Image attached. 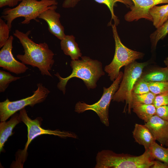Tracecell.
Wrapping results in <instances>:
<instances>
[{"instance_id": "1", "label": "cell", "mask_w": 168, "mask_h": 168, "mask_svg": "<svg viewBox=\"0 0 168 168\" xmlns=\"http://www.w3.org/2000/svg\"><path fill=\"white\" fill-rule=\"evenodd\" d=\"M30 33V30L24 33L16 30L13 33L24 49V54H17L16 58L25 64L37 68L42 75L52 77L49 71L54 62V54L46 43L37 44L34 42L29 37Z\"/></svg>"}, {"instance_id": "2", "label": "cell", "mask_w": 168, "mask_h": 168, "mask_svg": "<svg viewBox=\"0 0 168 168\" xmlns=\"http://www.w3.org/2000/svg\"><path fill=\"white\" fill-rule=\"evenodd\" d=\"M81 58V60L71 61L70 66L72 72L68 76L62 77L58 72L55 74L59 80L57 87L64 94L66 92L67 83L71 78L77 77L82 79L87 89L90 90L95 88L97 81L105 75L100 62L86 56H82Z\"/></svg>"}, {"instance_id": "3", "label": "cell", "mask_w": 168, "mask_h": 168, "mask_svg": "<svg viewBox=\"0 0 168 168\" xmlns=\"http://www.w3.org/2000/svg\"><path fill=\"white\" fill-rule=\"evenodd\" d=\"M154 158L149 148L139 156L117 153L110 150L99 152L96 156L95 168H150Z\"/></svg>"}, {"instance_id": "4", "label": "cell", "mask_w": 168, "mask_h": 168, "mask_svg": "<svg viewBox=\"0 0 168 168\" xmlns=\"http://www.w3.org/2000/svg\"><path fill=\"white\" fill-rule=\"evenodd\" d=\"M58 4L56 0H22L18 5L13 8L3 9L1 18L7 21L11 30L12 22L15 19L24 17V20L21 23L29 24L31 20L37 21V18L43 12Z\"/></svg>"}, {"instance_id": "5", "label": "cell", "mask_w": 168, "mask_h": 168, "mask_svg": "<svg viewBox=\"0 0 168 168\" xmlns=\"http://www.w3.org/2000/svg\"><path fill=\"white\" fill-rule=\"evenodd\" d=\"M113 36L115 42V51L113 60L111 63L106 65L105 71L108 74L110 79L114 81L119 75L120 70L136 60L144 56L142 52L131 49L125 46L121 42L118 33L117 26L111 24Z\"/></svg>"}, {"instance_id": "6", "label": "cell", "mask_w": 168, "mask_h": 168, "mask_svg": "<svg viewBox=\"0 0 168 168\" xmlns=\"http://www.w3.org/2000/svg\"><path fill=\"white\" fill-rule=\"evenodd\" d=\"M19 118L21 121L26 126L28 131L27 140L25 147L21 152L18 153L16 159V164L20 166H23V164L26 159L28 146L32 140L37 136L43 134H49L61 138L70 137L77 138V137L75 133L72 132L43 128L40 126L42 120L41 118L38 117L34 120L31 119L28 116L25 108L20 110Z\"/></svg>"}, {"instance_id": "7", "label": "cell", "mask_w": 168, "mask_h": 168, "mask_svg": "<svg viewBox=\"0 0 168 168\" xmlns=\"http://www.w3.org/2000/svg\"><path fill=\"white\" fill-rule=\"evenodd\" d=\"M147 62L138 63L136 61L125 66L123 78L119 87L112 98L113 101L126 102L128 105V113L131 112L132 90L137 80L141 76Z\"/></svg>"}, {"instance_id": "8", "label": "cell", "mask_w": 168, "mask_h": 168, "mask_svg": "<svg viewBox=\"0 0 168 168\" xmlns=\"http://www.w3.org/2000/svg\"><path fill=\"white\" fill-rule=\"evenodd\" d=\"M123 74L122 72H120L118 77L109 87H103V95L98 102L89 105L83 102L78 101L75 105V111L81 113L87 110H93L97 114L101 122L106 126L108 127L110 124L109 111L110 103L119 87Z\"/></svg>"}, {"instance_id": "9", "label": "cell", "mask_w": 168, "mask_h": 168, "mask_svg": "<svg viewBox=\"0 0 168 168\" xmlns=\"http://www.w3.org/2000/svg\"><path fill=\"white\" fill-rule=\"evenodd\" d=\"M37 89L30 96L14 101H10L7 98L0 102L1 121H6L10 116L27 106L33 107L36 104L43 102L46 98L50 91L42 83L37 84Z\"/></svg>"}, {"instance_id": "10", "label": "cell", "mask_w": 168, "mask_h": 168, "mask_svg": "<svg viewBox=\"0 0 168 168\" xmlns=\"http://www.w3.org/2000/svg\"><path fill=\"white\" fill-rule=\"evenodd\" d=\"M133 5L130 11L124 16L125 20L129 22L144 19L152 21L150 10L155 6L161 4H168V0H131Z\"/></svg>"}, {"instance_id": "11", "label": "cell", "mask_w": 168, "mask_h": 168, "mask_svg": "<svg viewBox=\"0 0 168 168\" xmlns=\"http://www.w3.org/2000/svg\"><path fill=\"white\" fill-rule=\"evenodd\" d=\"M13 37L10 35L0 51V67L3 69L16 74L25 72L28 68L17 61L12 52Z\"/></svg>"}, {"instance_id": "12", "label": "cell", "mask_w": 168, "mask_h": 168, "mask_svg": "<svg viewBox=\"0 0 168 168\" xmlns=\"http://www.w3.org/2000/svg\"><path fill=\"white\" fill-rule=\"evenodd\" d=\"M57 5L52 6L43 12L38 18L45 21L48 25L49 31L58 39L61 40L66 36L63 26L60 22V14L55 10Z\"/></svg>"}, {"instance_id": "13", "label": "cell", "mask_w": 168, "mask_h": 168, "mask_svg": "<svg viewBox=\"0 0 168 168\" xmlns=\"http://www.w3.org/2000/svg\"><path fill=\"white\" fill-rule=\"evenodd\" d=\"M145 125L149 130L156 140L162 146L168 140V121L161 118L156 114L153 116Z\"/></svg>"}, {"instance_id": "14", "label": "cell", "mask_w": 168, "mask_h": 168, "mask_svg": "<svg viewBox=\"0 0 168 168\" xmlns=\"http://www.w3.org/2000/svg\"><path fill=\"white\" fill-rule=\"evenodd\" d=\"M132 133L135 142L143 146L145 149L149 148L152 144L156 141L149 130L145 124H135Z\"/></svg>"}, {"instance_id": "15", "label": "cell", "mask_w": 168, "mask_h": 168, "mask_svg": "<svg viewBox=\"0 0 168 168\" xmlns=\"http://www.w3.org/2000/svg\"><path fill=\"white\" fill-rule=\"evenodd\" d=\"M21 122L19 118V114L15 113L8 121H1L0 123V152L4 150V144L9 137L13 133L12 130L15 126Z\"/></svg>"}, {"instance_id": "16", "label": "cell", "mask_w": 168, "mask_h": 168, "mask_svg": "<svg viewBox=\"0 0 168 168\" xmlns=\"http://www.w3.org/2000/svg\"><path fill=\"white\" fill-rule=\"evenodd\" d=\"M75 39L72 35H66L60 40L61 49L65 54L69 56L73 60H78L82 57V54Z\"/></svg>"}, {"instance_id": "17", "label": "cell", "mask_w": 168, "mask_h": 168, "mask_svg": "<svg viewBox=\"0 0 168 168\" xmlns=\"http://www.w3.org/2000/svg\"><path fill=\"white\" fill-rule=\"evenodd\" d=\"M140 77L147 82L168 81L167 67H155L142 72Z\"/></svg>"}, {"instance_id": "18", "label": "cell", "mask_w": 168, "mask_h": 168, "mask_svg": "<svg viewBox=\"0 0 168 168\" xmlns=\"http://www.w3.org/2000/svg\"><path fill=\"white\" fill-rule=\"evenodd\" d=\"M153 26L156 29L168 18V4L161 6H155L149 10Z\"/></svg>"}, {"instance_id": "19", "label": "cell", "mask_w": 168, "mask_h": 168, "mask_svg": "<svg viewBox=\"0 0 168 168\" xmlns=\"http://www.w3.org/2000/svg\"><path fill=\"white\" fill-rule=\"evenodd\" d=\"M133 111L145 123L156 114V108L153 104H139L133 108Z\"/></svg>"}, {"instance_id": "20", "label": "cell", "mask_w": 168, "mask_h": 168, "mask_svg": "<svg viewBox=\"0 0 168 168\" xmlns=\"http://www.w3.org/2000/svg\"><path fill=\"white\" fill-rule=\"evenodd\" d=\"M97 2L106 5L109 9L111 14V20L108 23L110 26L112 24L111 21L114 20V24L117 26L119 23V20L115 15L114 12V7L117 2L121 3L127 7H130L133 5V2L131 0H94Z\"/></svg>"}, {"instance_id": "21", "label": "cell", "mask_w": 168, "mask_h": 168, "mask_svg": "<svg viewBox=\"0 0 168 168\" xmlns=\"http://www.w3.org/2000/svg\"><path fill=\"white\" fill-rule=\"evenodd\" d=\"M168 34V18L160 26L150 35L152 49H156L158 41L163 39Z\"/></svg>"}, {"instance_id": "22", "label": "cell", "mask_w": 168, "mask_h": 168, "mask_svg": "<svg viewBox=\"0 0 168 168\" xmlns=\"http://www.w3.org/2000/svg\"><path fill=\"white\" fill-rule=\"evenodd\" d=\"M149 148L152 156L155 159L168 164V147L165 148L155 142Z\"/></svg>"}, {"instance_id": "23", "label": "cell", "mask_w": 168, "mask_h": 168, "mask_svg": "<svg viewBox=\"0 0 168 168\" xmlns=\"http://www.w3.org/2000/svg\"><path fill=\"white\" fill-rule=\"evenodd\" d=\"M156 96L151 91L141 94L132 93L131 109L134 106L139 104H153Z\"/></svg>"}, {"instance_id": "24", "label": "cell", "mask_w": 168, "mask_h": 168, "mask_svg": "<svg viewBox=\"0 0 168 168\" xmlns=\"http://www.w3.org/2000/svg\"><path fill=\"white\" fill-rule=\"evenodd\" d=\"M21 77L12 75L10 73L0 70V92H4L11 82L19 79Z\"/></svg>"}, {"instance_id": "25", "label": "cell", "mask_w": 168, "mask_h": 168, "mask_svg": "<svg viewBox=\"0 0 168 168\" xmlns=\"http://www.w3.org/2000/svg\"><path fill=\"white\" fill-rule=\"evenodd\" d=\"M150 91L156 95L168 92V81L148 82Z\"/></svg>"}, {"instance_id": "26", "label": "cell", "mask_w": 168, "mask_h": 168, "mask_svg": "<svg viewBox=\"0 0 168 168\" xmlns=\"http://www.w3.org/2000/svg\"><path fill=\"white\" fill-rule=\"evenodd\" d=\"M9 28L7 24L0 18V48L2 47L8 40L10 31Z\"/></svg>"}, {"instance_id": "27", "label": "cell", "mask_w": 168, "mask_h": 168, "mask_svg": "<svg viewBox=\"0 0 168 168\" xmlns=\"http://www.w3.org/2000/svg\"><path fill=\"white\" fill-rule=\"evenodd\" d=\"M150 91L148 82L140 77L134 84L132 90V93L137 94H141Z\"/></svg>"}, {"instance_id": "28", "label": "cell", "mask_w": 168, "mask_h": 168, "mask_svg": "<svg viewBox=\"0 0 168 168\" xmlns=\"http://www.w3.org/2000/svg\"><path fill=\"white\" fill-rule=\"evenodd\" d=\"M153 104L156 108L161 106L168 105V92L156 95Z\"/></svg>"}, {"instance_id": "29", "label": "cell", "mask_w": 168, "mask_h": 168, "mask_svg": "<svg viewBox=\"0 0 168 168\" xmlns=\"http://www.w3.org/2000/svg\"><path fill=\"white\" fill-rule=\"evenodd\" d=\"M156 114L162 119L168 121V105L156 108Z\"/></svg>"}, {"instance_id": "30", "label": "cell", "mask_w": 168, "mask_h": 168, "mask_svg": "<svg viewBox=\"0 0 168 168\" xmlns=\"http://www.w3.org/2000/svg\"><path fill=\"white\" fill-rule=\"evenodd\" d=\"M22 0H0V7L7 6L14 7L16 6L18 3Z\"/></svg>"}, {"instance_id": "31", "label": "cell", "mask_w": 168, "mask_h": 168, "mask_svg": "<svg viewBox=\"0 0 168 168\" xmlns=\"http://www.w3.org/2000/svg\"><path fill=\"white\" fill-rule=\"evenodd\" d=\"M81 0H64L62 4V7L68 8L75 7Z\"/></svg>"}, {"instance_id": "32", "label": "cell", "mask_w": 168, "mask_h": 168, "mask_svg": "<svg viewBox=\"0 0 168 168\" xmlns=\"http://www.w3.org/2000/svg\"><path fill=\"white\" fill-rule=\"evenodd\" d=\"M151 168H168V164L160 161H154L153 165Z\"/></svg>"}, {"instance_id": "33", "label": "cell", "mask_w": 168, "mask_h": 168, "mask_svg": "<svg viewBox=\"0 0 168 168\" xmlns=\"http://www.w3.org/2000/svg\"><path fill=\"white\" fill-rule=\"evenodd\" d=\"M164 63H165L166 67L168 68V57H166L164 61Z\"/></svg>"}, {"instance_id": "34", "label": "cell", "mask_w": 168, "mask_h": 168, "mask_svg": "<svg viewBox=\"0 0 168 168\" xmlns=\"http://www.w3.org/2000/svg\"><path fill=\"white\" fill-rule=\"evenodd\" d=\"M166 147H168V140L167 141V142H166L165 145Z\"/></svg>"}, {"instance_id": "35", "label": "cell", "mask_w": 168, "mask_h": 168, "mask_svg": "<svg viewBox=\"0 0 168 168\" xmlns=\"http://www.w3.org/2000/svg\"></svg>"}]
</instances>
